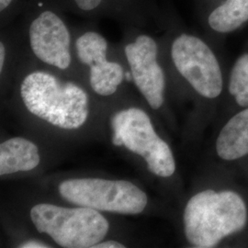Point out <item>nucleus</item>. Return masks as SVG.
Masks as SVG:
<instances>
[{
  "instance_id": "obj_15",
  "label": "nucleus",
  "mask_w": 248,
  "mask_h": 248,
  "mask_svg": "<svg viewBox=\"0 0 248 248\" xmlns=\"http://www.w3.org/2000/svg\"><path fill=\"white\" fill-rule=\"evenodd\" d=\"M18 2L19 0H0V13L2 21L11 14L13 9L18 6Z\"/></svg>"
},
{
  "instance_id": "obj_8",
  "label": "nucleus",
  "mask_w": 248,
  "mask_h": 248,
  "mask_svg": "<svg viewBox=\"0 0 248 248\" xmlns=\"http://www.w3.org/2000/svg\"><path fill=\"white\" fill-rule=\"evenodd\" d=\"M124 53L135 86L151 108L158 109L164 103L166 78L157 61L156 42L147 34H139L126 45Z\"/></svg>"
},
{
  "instance_id": "obj_2",
  "label": "nucleus",
  "mask_w": 248,
  "mask_h": 248,
  "mask_svg": "<svg viewBox=\"0 0 248 248\" xmlns=\"http://www.w3.org/2000/svg\"><path fill=\"white\" fill-rule=\"evenodd\" d=\"M247 206L233 191H202L186 203L184 226L187 241L195 248H214L224 237L243 230Z\"/></svg>"
},
{
  "instance_id": "obj_17",
  "label": "nucleus",
  "mask_w": 248,
  "mask_h": 248,
  "mask_svg": "<svg viewBox=\"0 0 248 248\" xmlns=\"http://www.w3.org/2000/svg\"><path fill=\"white\" fill-rule=\"evenodd\" d=\"M20 248H50L47 245H45L42 242H38V241H29L26 243H23L22 245L19 246Z\"/></svg>"
},
{
  "instance_id": "obj_7",
  "label": "nucleus",
  "mask_w": 248,
  "mask_h": 248,
  "mask_svg": "<svg viewBox=\"0 0 248 248\" xmlns=\"http://www.w3.org/2000/svg\"><path fill=\"white\" fill-rule=\"evenodd\" d=\"M27 24L30 46L36 57L48 65L66 70L72 62L71 33L59 12L53 8H39Z\"/></svg>"
},
{
  "instance_id": "obj_1",
  "label": "nucleus",
  "mask_w": 248,
  "mask_h": 248,
  "mask_svg": "<svg viewBox=\"0 0 248 248\" xmlns=\"http://www.w3.org/2000/svg\"><path fill=\"white\" fill-rule=\"evenodd\" d=\"M20 95L30 112L62 129H78L89 117L86 91L48 72L28 74L21 83Z\"/></svg>"
},
{
  "instance_id": "obj_12",
  "label": "nucleus",
  "mask_w": 248,
  "mask_h": 248,
  "mask_svg": "<svg viewBox=\"0 0 248 248\" xmlns=\"http://www.w3.org/2000/svg\"><path fill=\"white\" fill-rule=\"evenodd\" d=\"M248 21V0H226L208 18L210 27L220 33L233 31Z\"/></svg>"
},
{
  "instance_id": "obj_3",
  "label": "nucleus",
  "mask_w": 248,
  "mask_h": 248,
  "mask_svg": "<svg viewBox=\"0 0 248 248\" xmlns=\"http://www.w3.org/2000/svg\"><path fill=\"white\" fill-rule=\"evenodd\" d=\"M31 219L37 230L47 233L62 248H93L108 231L106 218L88 207L72 209L38 204L31 210Z\"/></svg>"
},
{
  "instance_id": "obj_13",
  "label": "nucleus",
  "mask_w": 248,
  "mask_h": 248,
  "mask_svg": "<svg viewBox=\"0 0 248 248\" xmlns=\"http://www.w3.org/2000/svg\"><path fill=\"white\" fill-rule=\"evenodd\" d=\"M229 91L236 103L248 106V53L241 55L231 72Z\"/></svg>"
},
{
  "instance_id": "obj_16",
  "label": "nucleus",
  "mask_w": 248,
  "mask_h": 248,
  "mask_svg": "<svg viewBox=\"0 0 248 248\" xmlns=\"http://www.w3.org/2000/svg\"><path fill=\"white\" fill-rule=\"evenodd\" d=\"M124 245L116 242V241H107L103 243H98L96 246H94L92 248H124Z\"/></svg>"
},
{
  "instance_id": "obj_11",
  "label": "nucleus",
  "mask_w": 248,
  "mask_h": 248,
  "mask_svg": "<svg viewBox=\"0 0 248 248\" xmlns=\"http://www.w3.org/2000/svg\"><path fill=\"white\" fill-rule=\"evenodd\" d=\"M218 155L232 161L248 155V108L224 125L216 142Z\"/></svg>"
},
{
  "instance_id": "obj_9",
  "label": "nucleus",
  "mask_w": 248,
  "mask_h": 248,
  "mask_svg": "<svg viewBox=\"0 0 248 248\" xmlns=\"http://www.w3.org/2000/svg\"><path fill=\"white\" fill-rule=\"evenodd\" d=\"M78 58L89 69L92 89L100 96H111L125 78L123 66L108 59V42L96 31H87L76 40Z\"/></svg>"
},
{
  "instance_id": "obj_10",
  "label": "nucleus",
  "mask_w": 248,
  "mask_h": 248,
  "mask_svg": "<svg viewBox=\"0 0 248 248\" xmlns=\"http://www.w3.org/2000/svg\"><path fill=\"white\" fill-rule=\"evenodd\" d=\"M41 157L35 144L25 138H11L0 145V175L35 169Z\"/></svg>"
},
{
  "instance_id": "obj_18",
  "label": "nucleus",
  "mask_w": 248,
  "mask_h": 248,
  "mask_svg": "<svg viewBox=\"0 0 248 248\" xmlns=\"http://www.w3.org/2000/svg\"><path fill=\"white\" fill-rule=\"evenodd\" d=\"M6 60V47L3 42L0 43V72L2 73L4 69V64Z\"/></svg>"
},
{
  "instance_id": "obj_6",
  "label": "nucleus",
  "mask_w": 248,
  "mask_h": 248,
  "mask_svg": "<svg viewBox=\"0 0 248 248\" xmlns=\"http://www.w3.org/2000/svg\"><path fill=\"white\" fill-rule=\"evenodd\" d=\"M171 57L178 73L205 98L222 93V75L211 48L197 36L182 33L174 40Z\"/></svg>"
},
{
  "instance_id": "obj_5",
  "label": "nucleus",
  "mask_w": 248,
  "mask_h": 248,
  "mask_svg": "<svg viewBox=\"0 0 248 248\" xmlns=\"http://www.w3.org/2000/svg\"><path fill=\"white\" fill-rule=\"evenodd\" d=\"M59 192L69 202L97 211L138 214L147 205V196L132 182L102 178L65 180Z\"/></svg>"
},
{
  "instance_id": "obj_14",
  "label": "nucleus",
  "mask_w": 248,
  "mask_h": 248,
  "mask_svg": "<svg viewBox=\"0 0 248 248\" xmlns=\"http://www.w3.org/2000/svg\"><path fill=\"white\" fill-rule=\"evenodd\" d=\"M123 0H63L69 9L84 16L108 13Z\"/></svg>"
},
{
  "instance_id": "obj_4",
  "label": "nucleus",
  "mask_w": 248,
  "mask_h": 248,
  "mask_svg": "<svg viewBox=\"0 0 248 248\" xmlns=\"http://www.w3.org/2000/svg\"><path fill=\"white\" fill-rule=\"evenodd\" d=\"M117 146H124L145 160L149 171L162 177H171L176 163L169 144L155 133L149 116L140 108L119 111L111 121Z\"/></svg>"
}]
</instances>
